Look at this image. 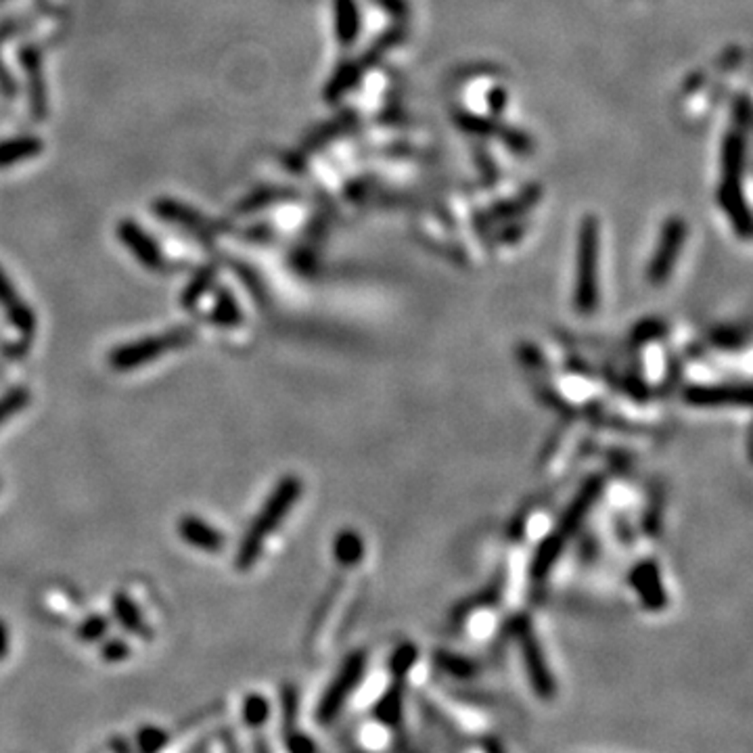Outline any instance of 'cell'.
<instances>
[{"label": "cell", "instance_id": "1", "mask_svg": "<svg viewBox=\"0 0 753 753\" xmlns=\"http://www.w3.org/2000/svg\"><path fill=\"white\" fill-rule=\"evenodd\" d=\"M603 485H605V482H603L601 476L588 477L586 482L582 484V488L577 490L574 501H571L567 509L563 511V515L559 517V522H557L555 530L550 531V534L544 538L540 544H538L534 559H531V565H530L531 577L540 580V577H547L550 574V569L555 567V563L561 559L565 547L574 540L577 530L582 528L584 519H586L590 515V511L594 509V504L596 501H599V496L603 492Z\"/></svg>", "mask_w": 753, "mask_h": 753}, {"label": "cell", "instance_id": "2", "mask_svg": "<svg viewBox=\"0 0 753 753\" xmlns=\"http://www.w3.org/2000/svg\"><path fill=\"white\" fill-rule=\"evenodd\" d=\"M302 492H304V484H302V479L295 476L283 477L281 482L277 484V488L272 490L268 501L264 503L256 519H253L249 530L245 531L241 547H239V553L235 559L239 569L248 571L253 567V565H256L259 553H262L264 540L278 528V525L283 523V519L289 515L291 509H294V504L297 503V498L302 496Z\"/></svg>", "mask_w": 753, "mask_h": 753}, {"label": "cell", "instance_id": "3", "mask_svg": "<svg viewBox=\"0 0 753 753\" xmlns=\"http://www.w3.org/2000/svg\"><path fill=\"white\" fill-rule=\"evenodd\" d=\"M599 220L584 216L577 232L574 306L580 314H593L599 306Z\"/></svg>", "mask_w": 753, "mask_h": 753}, {"label": "cell", "instance_id": "4", "mask_svg": "<svg viewBox=\"0 0 753 753\" xmlns=\"http://www.w3.org/2000/svg\"><path fill=\"white\" fill-rule=\"evenodd\" d=\"M193 340L195 331L191 327H178L155 337H142V340L130 341L124 343V346L112 349V354H109V365H112L113 371H132V368H139L147 365V362L158 360L159 356L170 352V349L188 346Z\"/></svg>", "mask_w": 753, "mask_h": 753}, {"label": "cell", "instance_id": "5", "mask_svg": "<svg viewBox=\"0 0 753 753\" xmlns=\"http://www.w3.org/2000/svg\"><path fill=\"white\" fill-rule=\"evenodd\" d=\"M367 672V653L356 651L349 655V658L343 661L337 676L331 680L327 691L322 693L321 703L316 707V722L327 726L333 722V720L340 716L343 707H346V701L349 694L356 691V686L360 685L362 676Z\"/></svg>", "mask_w": 753, "mask_h": 753}, {"label": "cell", "instance_id": "6", "mask_svg": "<svg viewBox=\"0 0 753 753\" xmlns=\"http://www.w3.org/2000/svg\"><path fill=\"white\" fill-rule=\"evenodd\" d=\"M515 636L519 647H522L525 672H528V678L531 683V689L540 699H553L557 694V683L553 672L549 670L547 658H544V651L540 647V640L534 632V628L528 621V618H522L515 621Z\"/></svg>", "mask_w": 753, "mask_h": 753}, {"label": "cell", "instance_id": "7", "mask_svg": "<svg viewBox=\"0 0 753 753\" xmlns=\"http://www.w3.org/2000/svg\"><path fill=\"white\" fill-rule=\"evenodd\" d=\"M689 235V226L680 216H672L666 220L664 229H661L658 248L647 266V281L651 285H664L672 277L674 266H676L680 251Z\"/></svg>", "mask_w": 753, "mask_h": 753}, {"label": "cell", "instance_id": "8", "mask_svg": "<svg viewBox=\"0 0 753 753\" xmlns=\"http://www.w3.org/2000/svg\"><path fill=\"white\" fill-rule=\"evenodd\" d=\"M685 402L697 408L749 406L751 387L748 383H722V386H691L685 389Z\"/></svg>", "mask_w": 753, "mask_h": 753}, {"label": "cell", "instance_id": "9", "mask_svg": "<svg viewBox=\"0 0 753 753\" xmlns=\"http://www.w3.org/2000/svg\"><path fill=\"white\" fill-rule=\"evenodd\" d=\"M457 124H458V128H463L465 132H471V134H477V136H492V139L503 141L513 153L528 155V153H531V147H534V145H531L530 136H525L523 132H519V130H515V128L504 126L496 120L479 118V115H473V113H458L457 115Z\"/></svg>", "mask_w": 753, "mask_h": 753}, {"label": "cell", "instance_id": "10", "mask_svg": "<svg viewBox=\"0 0 753 753\" xmlns=\"http://www.w3.org/2000/svg\"><path fill=\"white\" fill-rule=\"evenodd\" d=\"M118 237L147 270L166 268L164 253H161L158 241L141 224H136L134 220H122L118 224Z\"/></svg>", "mask_w": 753, "mask_h": 753}, {"label": "cell", "instance_id": "11", "mask_svg": "<svg viewBox=\"0 0 753 753\" xmlns=\"http://www.w3.org/2000/svg\"><path fill=\"white\" fill-rule=\"evenodd\" d=\"M19 61H22L25 82H28V99H30V112L36 120H44L49 113L47 105V86H44V71H42V53L34 44H28L19 50Z\"/></svg>", "mask_w": 753, "mask_h": 753}, {"label": "cell", "instance_id": "12", "mask_svg": "<svg viewBox=\"0 0 753 753\" xmlns=\"http://www.w3.org/2000/svg\"><path fill=\"white\" fill-rule=\"evenodd\" d=\"M630 584L639 594L642 607L649 612H661L667 605V594L655 561H640L630 571Z\"/></svg>", "mask_w": 753, "mask_h": 753}, {"label": "cell", "instance_id": "13", "mask_svg": "<svg viewBox=\"0 0 753 753\" xmlns=\"http://www.w3.org/2000/svg\"><path fill=\"white\" fill-rule=\"evenodd\" d=\"M153 210L161 220H166V222H172L177 226H183V229L195 232L199 239H210L213 237V232H216V226H213L210 220L204 216V213H199L197 210H193V207H188V205L178 204L177 199L161 197L153 204Z\"/></svg>", "mask_w": 753, "mask_h": 753}, {"label": "cell", "instance_id": "14", "mask_svg": "<svg viewBox=\"0 0 753 753\" xmlns=\"http://www.w3.org/2000/svg\"><path fill=\"white\" fill-rule=\"evenodd\" d=\"M178 536L191 547L205 550V553H220L224 549V534L210 523L195 515H185L178 522Z\"/></svg>", "mask_w": 753, "mask_h": 753}, {"label": "cell", "instance_id": "15", "mask_svg": "<svg viewBox=\"0 0 753 753\" xmlns=\"http://www.w3.org/2000/svg\"><path fill=\"white\" fill-rule=\"evenodd\" d=\"M0 306L5 308L6 318L17 331H22L23 335H32L36 331V316L32 310L25 306L22 297L13 287V283L6 278V275L0 268Z\"/></svg>", "mask_w": 753, "mask_h": 753}, {"label": "cell", "instance_id": "16", "mask_svg": "<svg viewBox=\"0 0 753 753\" xmlns=\"http://www.w3.org/2000/svg\"><path fill=\"white\" fill-rule=\"evenodd\" d=\"M538 197H540V188L531 186V188H528V191H523L522 195H519V197L490 207L488 212H484L482 216L477 218V222L484 224V226H492V224L503 222V220L522 216V213L528 212L531 205L538 204Z\"/></svg>", "mask_w": 753, "mask_h": 753}, {"label": "cell", "instance_id": "17", "mask_svg": "<svg viewBox=\"0 0 753 753\" xmlns=\"http://www.w3.org/2000/svg\"><path fill=\"white\" fill-rule=\"evenodd\" d=\"M335 34L343 47H352L360 34V11L356 0H335Z\"/></svg>", "mask_w": 753, "mask_h": 753}, {"label": "cell", "instance_id": "18", "mask_svg": "<svg viewBox=\"0 0 753 753\" xmlns=\"http://www.w3.org/2000/svg\"><path fill=\"white\" fill-rule=\"evenodd\" d=\"M44 142L38 136H17V139L0 141V168H9L19 161L41 155Z\"/></svg>", "mask_w": 753, "mask_h": 753}, {"label": "cell", "instance_id": "19", "mask_svg": "<svg viewBox=\"0 0 753 753\" xmlns=\"http://www.w3.org/2000/svg\"><path fill=\"white\" fill-rule=\"evenodd\" d=\"M294 197H295V191H291V188L259 186V188H256V191H251L248 197H243L241 201H239L237 212L239 213L259 212V210H264V207L283 204V201L294 199Z\"/></svg>", "mask_w": 753, "mask_h": 753}, {"label": "cell", "instance_id": "20", "mask_svg": "<svg viewBox=\"0 0 753 753\" xmlns=\"http://www.w3.org/2000/svg\"><path fill=\"white\" fill-rule=\"evenodd\" d=\"M113 613H115V618H118L120 624L128 630V632L139 634L141 639H145V640L151 639V630L147 628L145 620H142L141 609L136 607V603L130 599L128 594L118 593L113 596Z\"/></svg>", "mask_w": 753, "mask_h": 753}, {"label": "cell", "instance_id": "21", "mask_svg": "<svg viewBox=\"0 0 753 753\" xmlns=\"http://www.w3.org/2000/svg\"><path fill=\"white\" fill-rule=\"evenodd\" d=\"M216 277H218L216 264L210 262V264L201 266V268L193 275L191 281H188V285L183 291V295H180V304H183V308L193 310L195 306H197L201 297H204L207 291H210L213 281H216Z\"/></svg>", "mask_w": 753, "mask_h": 753}, {"label": "cell", "instance_id": "22", "mask_svg": "<svg viewBox=\"0 0 753 753\" xmlns=\"http://www.w3.org/2000/svg\"><path fill=\"white\" fill-rule=\"evenodd\" d=\"M402 691H404V680H395L392 689H389L379 703L375 705V718L379 720L381 724L387 726H398L402 720V707H404V699H402Z\"/></svg>", "mask_w": 753, "mask_h": 753}, {"label": "cell", "instance_id": "23", "mask_svg": "<svg viewBox=\"0 0 753 753\" xmlns=\"http://www.w3.org/2000/svg\"><path fill=\"white\" fill-rule=\"evenodd\" d=\"M333 557L337 563H341L343 567H349V565H356L362 557H365V542L358 536V531L354 530H343L335 536L333 540Z\"/></svg>", "mask_w": 753, "mask_h": 753}, {"label": "cell", "instance_id": "24", "mask_svg": "<svg viewBox=\"0 0 753 753\" xmlns=\"http://www.w3.org/2000/svg\"><path fill=\"white\" fill-rule=\"evenodd\" d=\"M210 321L222 329L239 327V324L243 322L241 308H239L235 295H232L229 289H224V287L218 289V297H216V304H213Z\"/></svg>", "mask_w": 753, "mask_h": 753}, {"label": "cell", "instance_id": "25", "mask_svg": "<svg viewBox=\"0 0 753 753\" xmlns=\"http://www.w3.org/2000/svg\"><path fill=\"white\" fill-rule=\"evenodd\" d=\"M360 74H362L360 63H343L341 68L335 71L333 77L329 80L327 88H324V99H327L329 103H335L337 99H341L348 90H352L356 86Z\"/></svg>", "mask_w": 753, "mask_h": 753}, {"label": "cell", "instance_id": "26", "mask_svg": "<svg viewBox=\"0 0 753 753\" xmlns=\"http://www.w3.org/2000/svg\"><path fill=\"white\" fill-rule=\"evenodd\" d=\"M404 28H394V30H389V32H386V34H381L379 38H376V41L373 42V47L368 49V53L365 55V59L360 61V65L362 68H367L368 63H375V61H379L383 55L387 53L389 49H394L395 44H400L402 41H404Z\"/></svg>", "mask_w": 753, "mask_h": 753}, {"label": "cell", "instance_id": "27", "mask_svg": "<svg viewBox=\"0 0 753 753\" xmlns=\"http://www.w3.org/2000/svg\"><path fill=\"white\" fill-rule=\"evenodd\" d=\"M268 716H270V705H268V701H266V697H262V694H258V693L245 697V703H243L245 724L256 729V726H262L266 720H268Z\"/></svg>", "mask_w": 753, "mask_h": 753}, {"label": "cell", "instance_id": "28", "mask_svg": "<svg viewBox=\"0 0 753 753\" xmlns=\"http://www.w3.org/2000/svg\"><path fill=\"white\" fill-rule=\"evenodd\" d=\"M30 402V392L25 387L9 389L3 398H0V425H5L13 414L23 411Z\"/></svg>", "mask_w": 753, "mask_h": 753}, {"label": "cell", "instance_id": "29", "mask_svg": "<svg viewBox=\"0 0 753 753\" xmlns=\"http://www.w3.org/2000/svg\"><path fill=\"white\" fill-rule=\"evenodd\" d=\"M414 661H417V649H414L413 645H402L395 649V653L392 655V661H389L394 680H404L406 674L411 672V667L414 666Z\"/></svg>", "mask_w": 753, "mask_h": 753}, {"label": "cell", "instance_id": "30", "mask_svg": "<svg viewBox=\"0 0 753 753\" xmlns=\"http://www.w3.org/2000/svg\"><path fill=\"white\" fill-rule=\"evenodd\" d=\"M109 628V620L105 615H90L88 620H84L80 626H77V639L84 642H95L101 640L105 636Z\"/></svg>", "mask_w": 753, "mask_h": 753}, {"label": "cell", "instance_id": "31", "mask_svg": "<svg viewBox=\"0 0 753 753\" xmlns=\"http://www.w3.org/2000/svg\"><path fill=\"white\" fill-rule=\"evenodd\" d=\"M168 741V735L158 726H147L139 732V748L142 753H158Z\"/></svg>", "mask_w": 753, "mask_h": 753}, {"label": "cell", "instance_id": "32", "mask_svg": "<svg viewBox=\"0 0 753 753\" xmlns=\"http://www.w3.org/2000/svg\"><path fill=\"white\" fill-rule=\"evenodd\" d=\"M285 745H287L289 753H316V745L313 739L304 732L295 730L294 726L291 729H285Z\"/></svg>", "mask_w": 753, "mask_h": 753}, {"label": "cell", "instance_id": "33", "mask_svg": "<svg viewBox=\"0 0 753 753\" xmlns=\"http://www.w3.org/2000/svg\"><path fill=\"white\" fill-rule=\"evenodd\" d=\"M281 699H283V724L285 729H291L295 722V716H297V691L295 686H285L283 693H281Z\"/></svg>", "mask_w": 753, "mask_h": 753}, {"label": "cell", "instance_id": "34", "mask_svg": "<svg viewBox=\"0 0 753 753\" xmlns=\"http://www.w3.org/2000/svg\"><path fill=\"white\" fill-rule=\"evenodd\" d=\"M438 661L446 672L454 674V676L467 678L473 674V664H471V661L463 659V658H454V655H440Z\"/></svg>", "mask_w": 753, "mask_h": 753}, {"label": "cell", "instance_id": "35", "mask_svg": "<svg viewBox=\"0 0 753 753\" xmlns=\"http://www.w3.org/2000/svg\"><path fill=\"white\" fill-rule=\"evenodd\" d=\"M373 3L379 6L381 11H386L387 15H392L398 22H406L408 15H411V5L406 0H373Z\"/></svg>", "mask_w": 753, "mask_h": 753}, {"label": "cell", "instance_id": "36", "mask_svg": "<svg viewBox=\"0 0 753 753\" xmlns=\"http://www.w3.org/2000/svg\"><path fill=\"white\" fill-rule=\"evenodd\" d=\"M101 655L105 661H112V664H115V661H124L128 658L130 647L126 645L124 640L113 639V640H109V642H105V645H103Z\"/></svg>", "mask_w": 753, "mask_h": 753}, {"label": "cell", "instance_id": "37", "mask_svg": "<svg viewBox=\"0 0 753 753\" xmlns=\"http://www.w3.org/2000/svg\"><path fill=\"white\" fill-rule=\"evenodd\" d=\"M732 118H735L737 130H743V132L748 130L749 118H751V107H749L748 96H741V99L735 103V112H732Z\"/></svg>", "mask_w": 753, "mask_h": 753}, {"label": "cell", "instance_id": "38", "mask_svg": "<svg viewBox=\"0 0 753 753\" xmlns=\"http://www.w3.org/2000/svg\"><path fill=\"white\" fill-rule=\"evenodd\" d=\"M506 105V93L503 88H494L490 95V107L494 109V113H501Z\"/></svg>", "mask_w": 753, "mask_h": 753}, {"label": "cell", "instance_id": "39", "mask_svg": "<svg viewBox=\"0 0 753 753\" xmlns=\"http://www.w3.org/2000/svg\"><path fill=\"white\" fill-rule=\"evenodd\" d=\"M17 28H19L17 22H5V23H0V44L9 41V38L13 34H15Z\"/></svg>", "mask_w": 753, "mask_h": 753}, {"label": "cell", "instance_id": "40", "mask_svg": "<svg viewBox=\"0 0 753 753\" xmlns=\"http://www.w3.org/2000/svg\"><path fill=\"white\" fill-rule=\"evenodd\" d=\"M484 751L485 753H506V749H504V745L498 741V739H485L484 741Z\"/></svg>", "mask_w": 753, "mask_h": 753}, {"label": "cell", "instance_id": "41", "mask_svg": "<svg viewBox=\"0 0 753 753\" xmlns=\"http://www.w3.org/2000/svg\"><path fill=\"white\" fill-rule=\"evenodd\" d=\"M6 651H9V632H6V626L0 621V659L6 658Z\"/></svg>", "mask_w": 753, "mask_h": 753}]
</instances>
